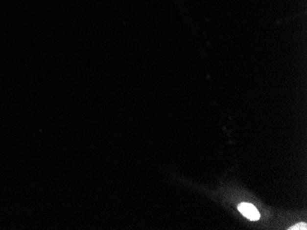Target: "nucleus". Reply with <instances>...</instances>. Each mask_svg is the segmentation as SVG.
Segmentation results:
<instances>
[{"mask_svg": "<svg viewBox=\"0 0 307 230\" xmlns=\"http://www.w3.org/2000/svg\"><path fill=\"white\" fill-rule=\"evenodd\" d=\"M238 211L247 219L251 221H257L260 218V214L259 213L258 209L255 208L253 205L247 204V203H242L238 206Z\"/></svg>", "mask_w": 307, "mask_h": 230, "instance_id": "obj_1", "label": "nucleus"}, {"mask_svg": "<svg viewBox=\"0 0 307 230\" xmlns=\"http://www.w3.org/2000/svg\"><path fill=\"white\" fill-rule=\"evenodd\" d=\"M291 230H307V225L306 223H298V224H296L295 226H293L292 227Z\"/></svg>", "mask_w": 307, "mask_h": 230, "instance_id": "obj_2", "label": "nucleus"}]
</instances>
